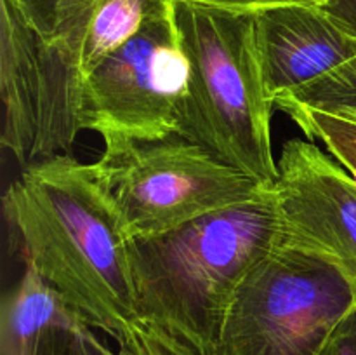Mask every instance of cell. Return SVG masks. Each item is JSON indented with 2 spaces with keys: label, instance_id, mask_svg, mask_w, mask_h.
I'll use <instances>...</instances> for the list:
<instances>
[{
  "label": "cell",
  "instance_id": "1",
  "mask_svg": "<svg viewBox=\"0 0 356 355\" xmlns=\"http://www.w3.org/2000/svg\"><path fill=\"white\" fill-rule=\"evenodd\" d=\"M28 263L72 313L115 341L139 322L131 242L92 164L56 155L24 167L3 197Z\"/></svg>",
  "mask_w": 356,
  "mask_h": 355
},
{
  "label": "cell",
  "instance_id": "2",
  "mask_svg": "<svg viewBox=\"0 0 356 355\" xmlns=\"http://www.w3.org/2000/svg\"><path fill=\"white\" fill-rule=\"evenodd\" d=\"M282 244L273 187L172 232L131 242L139 322L216 355L226 312L249 271Z\"/></svg>",
  "mask_w": 356,
  "mask_h": 355
},
{
  "label": "cell",
  "instance_id": "3",
  "mask_svg": "<svg viewBox=\"0 0 356 355\" xmlns=\"http://www.w3.org/2000/svg\"><path fill=\"white\" fill-rule=\"evenodd\" d=\"M172 17L188 65L177 134L275 187V103L261 72L254 13L172 0Z\"/></svg>",
  "mask_w": 356,
  "mask_h": 355
},
{
  "label": "cell",
  "instance_id": "4",
  "mask_svg": "<svg viewBox=\"0 0 356 355\" xmlns=\"http://www.w3.org/2000/svg\"><path fill=\"white\" fill-rule=\"evenodd\" d=\"M92 167L132 240L172 232L271 188L179 134L108 146Z\"/></svg>",
  "mask_w": 356,
  "mask_h": 355
},
{
  "label": "cell",
  "instance_id": "5",
  "mask_svg": "<svg viewBox=\"0 0 356 355\" xmlns=\"http://www.w3.org/2000/svg\"><path fill=\"white\" fill-rule=\"evenodd\" d=\"M355 305L334 265L280 244L240 284L216 355H320Z\"/></svg>",
  "mask_w": 356,
  "mask_h": 355
},
{
  "label": "cell",
  "instance_id": "6",
  "mask_svg": "<svg viewBox=\"0 0 356 355\" xmlns=\"http://www.w3.org/2000/svg\"><path fill=\"white\" fill-rule=\"evenodd\" d=\"M79 58L42 38L10 0H0L2 146L24 167L65 155L83 129Z\"/></svg>",
  "mask_w": 356,
  "mask_h": 355
},
{
  "label": "cell",
  "instance_id": "7",
  "mask_svg": "<svg viewBox=\"0 0 356 355\" xmlns=\"http://www.w3.org/2000/svg\"><path fill=\"white\" fill-rule=\"evenodd\" d=\"M188 65L172 10L155 17L83 79L82 118L104 148L177 134Z\"/></svg>",
  "mask_w": 356,
  "mask_h": 355
},
{
  "label": "cell",
  "instance_id": "8",
  "mask_svg": "<svg viewBox=\"0 0 356 355\" xmlns=\"http://www.w3.org/2000/svg\"><path fill=\"white\" fill-rule=\"evenodd\" d=\"M277 162L282 244L334 265L356 291V180L301 138L289 139Z\"/></svg>",
  "mask_w": 356,
  "mask_h": 355
},
{
  "label": "cell",
  "instance_id": "9",
  "mask_svg": "<svg viewBox=\"0 0 356 355\" xmlns=\"http://www.w3.org/2000/svg\"><path fill=\"white\" fill-rule=\"evenodd\" d=\"M254 28L264 86L273 103L356 56V38L320 6L291 3L256 10Z\"/></svg>",
  "mask_w": 356,
  "mask_h": 355
},
{
  "label": "cell",
  "instance_id": "10",
  "mask_svg": "<svg viewBox=\"0 0 356 355\" xmlns=\"http://www.w3.org/2000/svg\"><path fill=\"white\" fill-rule=\"evenodd\" d=\"M68 313L61 298L26 265L23 277L2 299L0 355H33L42 331Z\"/></svg>",
  "mask_w": 356,
  "mask_h": 355
},
{
  "label": "cell",
  "instance_id": "11",
  "mask_svg": "<svg viewBox=\"0 0 356 355\" xmlns=\"http://www.w3.org/2000/svg\"><path fill=\"white\" fill-rule=\"evenodd\" d=\"M170 10L172 0H101L90 17L80 49L83 79L108 54L131 40L145 24Z\"/></svg>",
  "mask_w": 356,
  "mask_h": 355
},
{
  "label": "cell",
  "instance_id": "12",
  "mask_svg": "<svg viewBox=\"0 0 356 355\" xmlns=\"http://www.w3.org/2000/svg\"><path fill=\"white\" fill-rule=\"evenodd\" d=\"M31 28L47 42L79 58L83 37L101 0H10Z\"/></svg>",
  "mask_w": 356,
  "mask_h": 355
},
{
  "label": "cell",
  "instance_id": "13",
  "mask_svg": "<svg viewBox=\"0 0 356 355\" xmlns=\"http://www.w3.org/2000/svg\"><path fill=\"white\" fill-rule=\"evenodd\" d=\"M296 122L308 138L318 139L348 173L356 180V111L320 110L302 104L278 106Z\"/></svg>",
  "mask_w": 356,
  "mask_h": 355
},
{
  "label": "cell",
  "instance_id": "14",
  "mask_svg": "<svg viewBox=\"0 0 356 355\" xmlns=\"http://www.w3.org/2000/svg\"><path fill=\"white\" fill-rule=\"evenodd\" d=\"M282 104H302L320 110H353L356 111V56L339 68L325 73L301 87L291 96L278 100L275 108Z\"/></svg>",
  "mask_w": 356,
  "mask_h": 355
},
{
  "label": "cell",
  "instance_id": "15",
  "mask_svg": "<svg viewBox=\"0 0 356 355\" xmlns=\"http://www.w3.org/2000/svg\"><path fill=\"white\" fill-rule=\"evenodd\" d=\"M33 355H120L96 334L94 327L68 313L49 324L38 336Z\"/></svg>",
  "mask_w": 356,
  "mask_h": 355
},
{
  "label": "cell",
  "instance_id": "16",
  "mask_svg": "<svg viewBox=\"0 0 356 355\" xmlns=\"http://www.w3.org/2000/svg\"><path fill=\"white\" fill-rule=\"evenodd\" d=\"M120 355H202L167 331L138 322L117 340Z\"/></svg>",
  "mask_w": 356,
  "mask_h": 355
},
{
  "label": "cell",
  "instance_id": "17",
  "mask_svg": "<svg viewBox=\"0 0 356 355\" xmlns=\"http://www.w3.org/2000/svg\"><path fill=\"white\" fill-rule=\"evenodd\" d=\"M320 355H356V305L337 324Z\"/></svg>",
  "mask_w": 356,
  "mask_h": 355
},
{
  "label": "cell",
  "instance_id": "18",
  "mask_svg": "<svg viewBox=\"0 0 356 355\" xmlns=\"http://www.w3.org/2000/svg\"><path fill=\"white\" fill-rule=\"evenodd\" d=\"M188 2L204 3V6L219 7V9L256 13V10L261 9H270V7L278 6H291V3H309V6H318L322 0H188Z\"/></svg>",
  "mask_w": 356,
  "mask_h": 355
},
{
  "label": "cell",
  "instance_id": "19",
  "mask_svg": "<svg viewBox=\"0 0 356 355\" xmlns=\"http://www.w3.org/2000/svg\"><path fill=\"white\" fill-rule=\"evenodd\" d=\"M318 6L334 23L356 38V0H322Z\"/></svg>",
  "mask_w": 356,
  "mask_h": 355
}]
</instances>
